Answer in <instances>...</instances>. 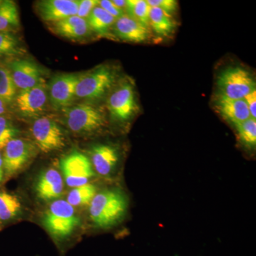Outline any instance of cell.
Wrapping results in <instances>:
<instances>
[{
    "label": "cell",
    "instance_id": "10",
    "mask_svg": "<svg viewBox=\"0 0 256 256\" xmlns=\"http://www.w3.org/2000/svg\"><path fill=\"white\" fill-rule=\"evenodd\" d=\"M80 76L78 74H63L52 79L48 90L54 107L63 109L72 105L76 97V88Z\"/></svg>",
    "mask_w": 256,
    "mask_h": 256
},
{
    "label": "cell",
    "instance_id": "15",
    "mask_svg": "<svg viewBox=\"0 0 256 256\" xmlns=\"http://www.w3.org/2000/svg\"><path fill=\"white\" fill-rule=\"evenodd\" d=\"M64 180L57 170L50 169L42 172L37 180L36 193L44 202L58 200L63 194Z\"/></svg>",
    "mask_w": 256,
    "mask_h": 256
},
{
    "label": "cell",
    "instance_id": "18",
    "mask_svg": "<svg viewBox=\"0 0 256 256\" xmlns=\"http://www.w3.org/2000/svg\"><path fill=\"white\" fill-rule=\"evenodd\" d=\"M53 31L60 36L72 40H82L88 36L92 32L87 20L78 16H70L53 24Z\"/></svg>",
    "mask_w": 256,
    "mask_h": 256
},
{
    "label": "cell",
    "instance_id": "11",
    "mask_svg": "<svg viewBox=\"0 0 256 256\" xmlns=\"http://www.w3.org/2000/svg\"><path fill=\"white\" fill-rule=\"evenodd\" d=\"M44 80L36 86L22 90L15 98V106L18 114L24 117L33 118L40 116L46 108L48 96Z\"/></svg>",
    "mask_w": 256,
    "mask_h": 256
},
{
    "label": "cell",
    "instance_id": "32",
    "mask_svg": "<svg viewBox=\"0 0 256 256\" xmlns=\"http://www.w3.org/2000/svg\"><path fill=\"white\" fill-rule=\"evenodd\" d=\"M246 102L248 108L249 112H250V117L252 119H256V92L254 90L250 92L249 95L244 98Z\"/></svg>",
    "mask_w": 256,
    "mask_h": 256
},
{
    "label": "cell",
    "instance_id": "26",
    "mask_svg": "<svg viewBox=\"0 0 256 256\" xmlns=\"http://www.w3.org/2000/svg\"><path fill=\"white\" fill-rule=\"evenodd\" d=\"M22 53L21 43L12 32H0V58L12 57Z\"/></svg>",
    "mask_w": 256,
    "mask_h": 256
},
{
    "label": "cell",
    "instance_id": "6",
    "mask_svg": "<svg viewBox=\"0 0 256 256\" xmlns=\"http://www.w3.org/2000/svg\"><path fill=\"white\" fill-rule=\"evenodd\" d=\"M37 148L24 139L15 138L4 148L2 156L4 178H13L23 171L36 158Z\"/></svg>",
    "mask_w": 256,
    "mask_h": 256
},
{
    "label": "cell",
    "instance_id": "3",
    "mask_svg": "<svg viewBox=\"0 0 256 256\" xmlns=\"http://www.w3.org/2000/svg\"><path fill=\"white\" fill-rule=\"evenodd\" d=\"M65 118L68 129L78 134L98 132L107 124L104 111L98 106L88 104L68 108Z\"/></svg>",
    "mask_w": 256,
    "mask_h": 256
},
{
    "label": "cell",
    "instance_id": "30",
    "mask_svg": "<svg viewBox=\"0 0 256 256\" xmlns=\"http://www.w3.org/2000/svg\"><path fill=\"white\" fill-rule=\"evenodd\" d=\"M99 1L96 0H82L78 1V10L77 16L86 20L92 14V10L98 6Z\"/></svg>",
    "mask_w": 256,
    "mask_h": 256
},
{
    "label": "cell",
    "instance_id": "21",
    "mask_svg": "<svg viewBox=\"0 0 256 256\" xmlns=\"http://www.w3.org/2000/svg\"><path fill=\"white\" fill-rule=\"evenodd\" d=\"M20 18L16 3L2 1L0 4V32H11L20 28Z\"/></svg>",
    "mask_w": 256,
    "mask_h": 256
},
{
    "label": "cell",
    "instance_id": "2",
    "mask_svg": "<svg viewBox=\"0 0 256 256\" xmlns=\"http://www.w3.org/2000/svg\"><path fill=\"white\" fill-rule=\"evenodd\" d=\"M43 223L52 236L62 242L73 235L80 225V220L74 207L67 201L56 200L44 214Z\"/></svg>",
    "mask_w": 256,
    "mask_h": 256
},
{
    "label": "cell",
    "instance_id": "29",
    "mask_svg": "<svg viewBox=\"0 0 256 256\" xmlns=\"http://www.w3.org/2000/svg\"><path fill=\"white\" fill-rule=\"evenodd\" d=\"M146 2L151 8H158L171 15L178 8V2L175 0H148Z\"/></svg>",
    "mask_w": 256,
    "mask_h": 256
},
{
    "label": "cell",
    "instance_id": "27",
    "mask_svg": "<svg viewBox=\"0 0 256 256\" xmlns=\"http://www.w3.org/2000/svg\"><path fill=\"white\" fill-rule=\"evenodd\" d=\"M239 139L244 146L252 148L256 144V120L249 119L242 124L236 126Z\"/></svg>",
    "mask_w": 256,
    "mask_h": 256
},
{
    "label": "cell",
    "instance_id": "23",
    "mask_svg": "<svg viewBox=\"0 0 256 256\" xmlns=\"http://www.w3.org/2000/svg\"><path fill=\"white\" fill-rule=\"evenodd\" d=\"M97 194V188L94 185L88 184L84 186L74 188L69 192L67 202L73 207L85 206L90 205Z\"/></svg>",
    "mask_w": 256,
    "mask_h": 256
},
{
    "label": "cell",
    "instance_id": "36",
    "mask_svg": "<svg viewBox=\"0 0 256 256\" xmlns=\"http://www.w3.org/2000/svg\"><path fill=\"white\" fill-rule=\"evenodd\" d=\"M2 1H1V0H0V4H2Z\"/></svg>",
    "mask_w": 256,
    "mask_h": 256
},
{
    "label": "cell",
    "instance_id": "16",
    "mask_svg": "<svg viewBox=\"0 0 256 256\" xmlns=\"http://www.w3.org/2000/svg\"><path fill=\"white\" fill-rule=\"evenodd\" d=\"M112 28L116 36L124 42L142 43L150 38L149 28L126 14L116 20Z\"/></svg>",
    "mask_w": 256,
    "mask_h": 256
},
{
    "label": "cell",
    "instance_id": "31",
    "mask_svg": "<svg viewBox=\"0 0 256 256\" xmlns=\"http://www.w3.org/2000/svg\"><path fill=\"white\" fill-rule=\"evenodd\" d=\"M98 6L107 12L108 14H110L111 16H114L116 20L121 18L126 14V12L122 10H119L118 8H116L112 2L109 1V0H102V1H99Z\"/></svg>",
    "mask_w": 256,
    "mask_h": 256
},
{
    "label": "cell",
    "instance_id": "4",
    "mask_svg": "<svg viewBox=\"0 0 256 256\" xmlns=\"http://www.w3.org/2000/svg\"><path fill=\"white\" fill-rule=\"evenodd\" d=\"M116 72L108 66L98 67L82 75L76 88V97L87 101L102 98L114 87Z\"/></svg>",
    "mask_w": 256,
    "mask_h": 256
},
{
    "label": "cell",
    "instance_id": "34",
    "mask_svg": "<svg viewBox=\"0 0 256 256\" xmlns=\"http://www.w3.org/2000/svg\"><path fill=\"white\" fill-rule=\"evenodd\" d=\"M4 178V165H3L2 156L0 153V184L2 182Z\"/></svg>",
    "mask_w": 256,
    "mask_h": 256
},
{
    "label": "cell",
    "instance_id": "19",
    "mask_svg": "<svg viewBox=\"0 0 256 256\" xmlns=\"http://www.w3.org/2000/svg\"><path fill=\"white\" fill-rule=\"evenodd\" d=\"M150 26L160 36H168L174 32L176 24L171 14L158 8H151Z\"/></svg>",
    "mask_w": 256,
    "mask_h": 256
},
{
    "label": "cell",
    "instance_id": "24",
    "mask_svg": "<svg viewBox=\"0 0 256 256\" xmlns=\"http://www.w3.org/2000/svg\"><path fill=\"white\" fill-rule=\"evenodd\" d=\"M151 6L146 0H129L127 1L128 16L136 20L146 28H150V14Z\"/></svg>",
    "mask_w": 256,
    "mask_h": 256
},
{
    "label": "cell",
    "instance_id": "17",
    "mask_svg": "<svg viewBox=\"0 0 256 256\" xmlns=\"http://www.w3.org/2000/svg\"><path fill=\"white\" fill-rule=\"evenodd\" d=\"M216 107L222 117L235 126L252 118L244 99L234 100L218 96Z\"/></svg>",
    "mask_w": 256,
    "mask_h": 256
},
{
    "label": "cell",
    "instance_id": "5",
    "mask_svg": "<svg viewBox=\"0 0 256 256\" xmlns=\"http://www.w3.org/2000/svg\"><path fill=\"white\" fill-rule=\"evenodd\" d=\"M220 96L234 100L244 99L256 90V82L252 74L240 67L226 69L218 77Z\"/></svg>",
    "mask_w": 256,
    "mask_h": 256
},
{
    "label": "cell",
    "instance_id": "9",
    "mask_svg": "<svg viewBox=\"0 0 256 256\" xmlns=\"http://www.w3.org/2000/svg\"><path fill=\"white\" fill-rule=\"evenodd\" d=\"M108 109L116 120L126 122L132 118L137 112L138 105L134 88L130 82H124L114 89L108 100Z\"/></svg>",
    "mask_w": 256,
    "mask_h": 256
},
{
    "label": "cell",
    "instance_id": "14",
    "mask_svg": "<svg viewBox=\"0 0 256 256\" xmlns=\"http://www.w3.org/2000/svg\"><path fill=\"white\" fill-rule=\"evenodd\" d=\"M92 168L98 174L109 176L114 172L119 162V153L114 146L110 144H97L90 151Z\"/></svg>",
    "mask_w": 256,
    "mask_h": 256
},
{
    "label": "cell",
    "instance_id": "33",
    "mask_svg": "<svg viewBox=\"0 0 256 256\" xmlns=\"http://www.w3.org/2000/svg\"><path fill=\"white\" fill-rule=\"evenodd\" d=\"M111 2L116 8L122 10L126 12V8H127V1H126V0H114V1Z\"/></svg>",
    "mask_w": 256,
    "mask_h": 256
},
{
    "label": "cell",
    "instance_id": "35",
    "mask_svg": "<svg viewBox=\"0 0 256 256\" xmlns=\"http://www.w3.org/2000/svg\"><path fill=\"white\" fill-rule=\"evenodd\" d=\"M6 112V104L0 100V117Z\"/></svg>",
    "mask_w": 256,
    "mask_h": 256
},
{
    "label": "cell",
    "instance_id": "8",
    "mask_svg": "<svg viewBox=\"0 0 256 256\" xmlns=\"http://www.w3.org/2000/svg\"><path fill=\"white\" fill-rule=\"evenodd\" d=\"M60 168L69 188H76L88 184L95 176L90 160L77 150L72 152L60 160Z\"/></svg>",
    "mask_w": 256,
    "mask_h": 256
},
{
    "label": "cell",
    "instance_id": "22",
    "mask_svg": "<svg viewBox=\"0 0 256 256\" xmlns=\"http://www.w3.org/2000/svg\"><path fill=\"white\" fill-rule=\"evenodd\" d=\"M22 206L18 197L6 192H0V220L8 222L18 216Z\"/></svg>",
    "mask_w": 256,
    "mask_h": 256
},
{
    "label": "cell",
    "instance_id": "37",
    "mask_svg": "<svg viewBox=\"0 0 256 256\" xmlns=\"http://www.w3.org/2000/svg\"><path fill=\"white\" fill-rule=\"evenodd\" d=\"M0 222H1V220H0Z\"/></svg>",
    "mask_w": 256,
    "mask_h": 256
},
{
    "label": "cell",
    "instance_id": "20",
    "mask_svg": "<svg viewBox=\"0 0 256 256\" xmlns=\"http://www.w3.org/2000/svg\"><path fill=\"white\" fill-rule=\"evenodd\" d=\"M86 20L92 31L101 36H106L108 34L111 28H114L117 20L100 6H97Z\"/></svg>",
    "mask_w": 256,
    "mask_h": 256
},
{
    "label": "cell",
    "instance_id": "25",
    "mask_svg": "<svg viewBox=\"0 0 256 256\" xmlns=\"http://www.w3.org/2000/svg\"><path fill=\"white\" fill-rule=\"evenodd\" d=\"M16 90L10 70L0 66V100L6 105L11 104L18 95Z\"/></svg>",
    "mask_w": 256,
    "mask_h": 256
},
{
    "label": "cell",
    "instance_id": "1",
    "mask_svg": "<svg viewBox=\"0 0 256 256\" xmlns=\"http://www.w3.org/2000/svg\"><path fill=\"white\" fill-rule=\"evenodd\" d=\"M128 208L127 197L119 190L97 193L90 204V220L100 228L114 226L124 218Z\"/></svg>",
    "mask_w": 256,
    "mask_h": 256
},
{
    "label": "cell",
    "instance_id": "28",
    "mask_svg": "<svg viewBox=\"0 0 256 256\" xmlns=\"http://www.w3.org/2000/svg\"><path fill=\"white\" fill-rule=\"evenodd\" d=\"M18 134L20 130L10 120L2 116L0 117V150L4 149Z\"/></svg>",
    "mask_w": 256,
    "mask_h": 256
},
{
    "label": "cell",
    "instance_id": "13",
    "mask_svg": "<svg viewBox=\"0 0 256 256\" xmlns=\"http://www.w3.org/2000/svg\"><path fill=\"white\" fill-rule=\"evenodd\" d=\"M12 75L16 88L26 90L41 82L42 70L31 60H16L10 64Z\"/></svg>",
    "mask_w": 256,
    "mask_h": 256
},
{
    "label": "cell",
    "instance_id": "7",
    "mask_svg": "<svg viewBox=\"0 0 256 256\" xmlns=\"http://www.w3.org/2000/svg\"><path fill=\"white\" fill-rule=\"evenodd\" d=\"M32 134L35 146L46 154L60 150L66 146L63 130L48 118L36 119L32 127Z\"/></svg>",
    "mask_w": 256,
    "mask_h": 256
},
{
    "label": "cell",
    "instance_id": "12",
    "mask_svg": "<svg viewBox=\"0 0 256 256\" xmlns=\"http://www.w3.org/2000/svg\"><path fill=\"white\" fill-rule=\"evenodd\" d=\"M78 1L75 0H45L37 5L42 20L55 24L70 16H77Z\"/></svg>",
    "mask_w": 256,
    "mask_h": 256
}]
</instances>
